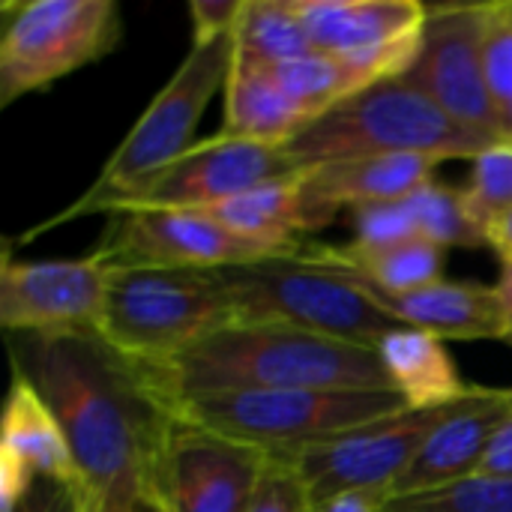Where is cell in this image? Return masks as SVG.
<instances>
[{
	"label": "cell",
	"mask_w": 512,
	"mask_h": 512,
	"mask_svg": "<svg viewBox=\"0 0 512 512\" xmlns=\"http://www.w3.org/2000/svg\"><path fill=\"white\" fill-rule=\"evenodd\" d=\"M18 369L57 417L84 480L90 512H150L165 414L135 369L93 330L15 333Z\"/></svg>",
	"instance_id": "6da1fadb"
},
{
	"label": "cell",
	"mask_w": 512,
	"mask_h": 512,
	"mask_svg": "<svg viewBox=\"0 0 512 512\" xmlns=\"http://www.w3.org/2000/svg\"><path fill=\"white\" fill-rule=\"evenodd\" d=\"M132 369L156 405L228 390H393L378 348L279 324L231 321L168 363Z\"/></svg>",
	"instance_id": "7a4b0ae2"
},
{
	"label": "cell",
	"mask_w": 512,
	"mask_h": 512,
	"mask_svg": "<svg viewBox=\"0 0 512 512\" xmlns=\"http://www.w3.org/2000/svg\"><path fill=\"white\" fill-rule=\"evenodd\" d=\"M498 144H504L501 135L471 129L441 111L405 78H387L324 111L285 144V156L294 171H309L330 162L399 153L441 162L477 159Z\"/></svg>",
	"instance_id": "3957f363"
},
{
	"label": "cell",
	"mask_w": 512,
	"mask_h": 512,
	"mask_svg": "<svg viewBox=\"0 0 512 512\" xmlns=\"http://www.w3.org/2000/svg\"><path fill=\"white\" fill-rule=\"evenodd\" d=\"M219 279L240 324H279L372 348L402 327L366 294L360 279L315 261L306 246L219 270Z\"/></svg>",
	"instance_id": "277c9868"
},
{
	"label": "cell",
	"mask_w": 512,
	"mask_h": 512,
	"mask_svg": "<svg viewBox=\"0 0 512 512\" xmlns=\"http://www.w3.org/2000/svg\"><path fill=\"white\" fill-rule=\"evenodd\" d=\"M231 66L234 33L204 45H192L168 84L153 96L138 123L108 156L93 186L72 207H66L60 219H54L51 225H39L33 234L69 219L111 213L120 198H126L129 192L153 180L162 168H168L177 156H183L195 144V129L210 99L216 96V90H225Z\"/></svg>",
	"instance_id": "5b68a950"
},
{
	"label": "cell",
	"mask_w": 512,
	"mask_h": 512,
	"mask_svg": "<svg viewBox=\"0 0 512 512\" xmlns=\"http://www.w3.org/2000/svg\"><path fill=\"white\" fill-rule=\"evenodd\" d=\"M159 408L270 456L366 426L408 405L396 390H228L171 399Z\"/></svg>",
	"instance_id": "8992f818"
},
{
	"label": "cell",
	"mask_w": 512,
	"mask_h": 512,
	"mask_svg": "<svg viewBox=\"0 0 512 512\" xmlns=\"http://www.w3.org/2000/svg\"><path fill=\"white\" fill-rule=\"evenodd\" d=\"M234 321L219 270H114L93 333L132 366H159Z\"/></svg>",
	"instance_id": "52a82bcc"
},
{
	"label": "cell",
	"mask_w": 512,
	"mask_h": 512,
	"mask_svg": "<svg viewBox=\"0 0 512 512\" xmlns=\"http://www.w3.org/2000/svg\"><path fill=\"white\" fill-rule=\"evenodd\" d=\"M0 105L39 93L54 81L114 51L123 36L111 0H27L3 3Z\"/></svg>",
	"instance_id": "ba28073f"
},
{
	"label": "cell",
	"mask_w": 512,
	"mask_h": 512,
	"mask_svg": "<svg viewBox=\"0 0 512 512\" xmlns=\"http://www.w3.org/2000/svg\"><path fill=\"white\" fill-rule=\"evenodd\" d=\"M459 402L441 408H423V411L405 408L390 417L372 420L366 426L321 441H309L294 450L270 453L267 459L297 474V480L309 495V504L327 501L351 489H375V492H387L390 498V489L417 459L426 438L438 429V423L447 414H453Z\"/></svg>",
	"instance_id": "9c48e42d"
},
{
	"label": "cell",
	"mask_w": 512,
	"mask_h": 512,
	"mask_svg": "<svg viewBox=\"0 0 512 512\" xmlns=\"http://www.w3.org/2000/svg\"><path fill=\"white\" fill-rule=\"evenodd\" d=\"M267 465V453L165 414L150 512H249Z\"/></svg>",
	"instance_id": "30bf717a"
},
{
	"label": "cell",
	"mask_w": 512,
	"mask_h": 512,
	"mask_svg": "<svg viewBox=\"0 0 512 512\" xmlns=\"http://www.w3.org/2000/svg\"><path fill=\"white\" fill-rule=\"evenodd\" d=\"M492 3L429 6L405 81L453 120L498 135V105L486 81V24Z\"/></svg>",
	"instance_id": "8fae6325"
},
{
	"label": "cell",
	"mask_w": 512,
	"mask_h": 512,
	"mask_svg": "<svg viewBox=\"0 0 512 512\" xmlns=\"http://www.w3.org/2000/svg\"><path fill=\"white\" fill-rule=\"evenodd\" d=\"M294 174L285 147L249 138L213 135L195 141L153 180L120 198L111 213L129 210H207L267 180Z\"/></svg>",
	"instance_id": "7c38bea8"
},
{
	"label": "cell",
	"mask_w": 512,
	"mask_h": 512,
	"mask_svg": "<svg viewBox=\"0 0 512 512\" xmlns=\"http://www.w3.org/2000/svg\"><path fill=\"white\" fill-rule=\"evenodd\" d=\"M99 255L111 270H228L276 258L198 210L117 213Z\"/></svg>",
	"instance_id": "4fadbf2b"
},
{
	"label": "cell",
	"mask_w": 512,
	"mask_h": 512,
	"mask_svg": "<svg viewBox=\"0 0 512 512\" xmlns=\"http://www.w3.org/2000/svg\"><path fill=\"white\" fill-rule=\"evenodd\" d=\"M111 276L114 270L99 249L54 261H15L6 249L0 261V324L9 336L93 330Z\"/></svg>",
	"instance_id": "5bb4252c"
},
{
	"label": "cell",
	"mask_w": 512,
	"mask_h": 512,
	"mask_svg": "<svg viewBox=\"0 0 512 512\" xmlns=\"http://www.w3.org/2000/svg\"><path fill=\"white\" fill-rule=\"evenodd\" d=\"M0 435V512L12 510L36 477H51L84 489L57 417L18 369H12Z\"/></svg>",
	"instance_id": "9a60e30c"
},
{
	"label": "cell",
	"mask_w": 512,
	"mask_h": 512,
	"mask_svg": "<svg viewBox=\"0 0 512 512\" xmlns=\"http://www.w3.org/2000/svg\"><path fill=\"white\" fill-rule=\"evenodd\" d=\"M512 411V390H480L474 387L453 414L426 438L417 459L390 489V498L432 492L480 474L483 459L492 447L495 432Z\"/></svg>",
	"instance_id": "2e32d148"
},
{
	"label": "cell",
	"mask_w": 512,
	"mask_h": 512,
	"mask_svg": "<svg viewBox=\"0 0 512 512\" xmlns=\"http://www.w3.org/2000/svg\"><path fill=\"white\" fill-rule=\"evenodd\" d=\"M441 159L432 156H366L348 162H330L309 171H300L303 192V216L306 228L327 225L342 207H366L384 201L411 198L420 186L435 180V168Z\"/></svg>",
	"instance_id": "e0dca14e"
},
{
	"label": "cell",
	"mask_w": 512,
	"mask_h": 512,
	"mask_svg": "<svg viewBox=\"0 0 512 512\" xmlns=\"http://www.w3.org/2000/svg\"><path fill=\"white\" fill-rule=\"evenodd\" d=\"M360 285L402 327L432 333L441 342L444 339H456V342L504 339L507 342L498 294L489 285L444 279L411 294H384V291L369 288L366 282Z\"/></svg>",
	"instance_id": "ac0fdd59"
},
{
	"label": "cell",
	"mask_w": 512,
	"mask_h": 512,
	"mask_svg": "<svg viewBox=\"0 0 512 512\" xmlns=\"http://www.w3.org/2000/svg\"><path fill=\"white\" fill-rule=\"evenodd\" d=\"M318 51L354 54L420 36L429 6L417 0H294Z\"/></svg>",
	"instance_id": "d6986e66"
},
{
	"label": "cell",
	"mask_w": 512,
	"mask_h": 512,
	"mask_svg": "<svg viewBox=\"0 0 512 512\" xmlns=\"http://www.w3.org/2000/svg\"><path fill=\"white\" fill-rule=\"evenodd\" d=\"M315 120L318 117L312 111H306L276 84L264 63L234 54V66L225 84L222 135L285 147Z\"/></svg>",
	"instance_id": "ffe728a7"
},
{
	"label": "cell",
	"mask_w": 512,
	"mask_h": 512,
	"mask_svg": "<svg viewBox=\"0 0 512 512\" xmlns=\"http://www.w3.org/2000/svg\"><path fill=\"white\" fill-rule=\"evenodd\" d=\"M375 348L390 387L405 399L408 408L423 411L453 405L474 390L462 381L444 342L432 333L396 327Z\"/></svg>",
	"instance_id": "44dd1931"
},
{
	"label": "cell",
	"mask_w": 512,
	"mask_h": 512,
	"mask_svg": "<svg viewBox=\"0 0 512 512\" xmlns=\"http://www.w3.org/2000/svg\"><path fill=\"white\" fill-rule=\"evenodd\" d=\"M210 219H216L231 234L258 243L276 255H291L303 243L297 234L309 231L303 216V192H300V171L267 180L249 192H240L228 201H219L207 210Z\"/></svg>",
	"instance_id": "7402d4cb"
},
{
	"label": "cell",
	"mask_w": 512,
	"mask_h": 512,
	"mask_svg": "<svg viewBox=\"0 0 512 512\" xmlns=\"http://www.w3.org/2000/svg\"><path fill=\"white\" fill-rule=\"evenodd\" d=\"M306 252L336 270H345L366 282L375 291L384 294H411L420 288H429L435 282H444V264L447 249L438 243L417 237L408 243L384 246V249H366L357 243L348 246H306Z\"/></svg>",
	"instance_id": "603a6c76"
},
{
	"label": "cell",
	"mask_w": 512,
	"mask_h": 512,
	"mask_svg": "<svg viewBox=\"0 0 512 512\" xmlns=\"http://www.w3.org/2000/svg\"><path fill=\"white\" fill-rule=\"evenodd\" d=\"M318 51L294 0H243L234 27V54L255 63H282Z\"/></svg>",
	"instance_id": "cb8c5ba5"
},
{
	"label": "cell",
	"mask_w": 512,
	"mask_h": 512,
	"mask_svg": "<svg viewBox=\"0 0 512 512\" xmlns=\"http://www.w3.org/2000/svg\"><path fill=\"white\" fill-rule=\"evenodd\" d=\"M267 72L276 78V84L300 102L306 111L321 117L342 99L360 93V81L348 60L342 54H327V51H312L306 57L282 60V63H264Z\"/></svg>",
	"instance_id": "d4e9b609"
},
{
	"label": "cell",
	"mask_w": 512,
	"mask_h": 512,
	"mask_svg": "<svg viewBox=\"0 0 512 512\" xmlns=\"http://www.w3.org/2000/svg\"><path fill=\"white\" fill-rule=\"evenodd\" d=\"M420 237L438 243L441 249L459 246V249H474V246H489L486 231L474 222L468 213L465 195L459 189H450L438 180H429L408 198Z\"/></svg>",
	"instance_id": "484cf974"
},
{
	"label": "cell",
	"mask_w": 512,
	"mask_h": 512,
	"mask_svg": "<svg viewBox=\"0 0 512 512\" xmlns=\"http://www.w3.org/2000/svg\"><path fill=\"white\" fill-rule=\"evenodd\" d=\"M384 512H512V477L474 474L432 492L387 498Z\"/></svg>",
	"instance_id": "4316f807"
},
{
	"label": "cell",
	"mask_w": 512,
	"mask_h": 512,
	"mask_svg": "<svg viewBox=\"0 0 512 512\" xmlns=\"http://www.w3.org/2000/svg\"><path fill=\"white\" fill-rule=\"evenodd\" d=\"M468 213L474 222L486 231L501 219L512 213V144L504 141L483 156L474 159V171L468 186L462 189Z\"/></svg>",
	"instance_id": "83f0119b"
},
{
	"label": "cell",
	"mask_w": 512,
	"mask_h": 512,
	"mask_svg": "<svg viewBox=\"0 0 512 512\" xmlns=\"http://www.w3.org/2000/svg\"><path fill=\"white\" fill-rule=\"evenodd\" d=\"M351 222H354V243L366 249H384L420 237V225L408 198L354 207Z\"/></svg>",
	"instance_id": "f1b7e54d"
},
{
	"label": "cell",
	"mask_w": 512,
	"mask_h": 512,
	"mask_svg": "<svg viewBox=\"0 0 512 512\" xmlns=\"http://www.w3.org/2000/svg\"><path fill=\"white\" fill-rule=\"evenodd\" d=\"M486 81L498 108L512 102V3H492L486 24Z\"/></svg>",
	"instance_id": "f546056e"
},
{
	"label": "cell",
	"mask_w": 512,
	"mask_h": 512,
	"mask_svg": "<svg viewBox=\"0 0 512 512\" xmlns=\"http://www.w3.org/2000/svg\"><path fill=\"white\" fill-rule=\"evenodd\" d=\"M249 512H309V495L294 471L270 459Z\"/></svg>",
	"instance_id": "4dcf8cb0"
},
{
	"label": "cell",
	"mask_w": 512,
	"mask_h": 512,
	"mask_svg": "<svg viewBox=\"0 0 512 512\" xmlns=\"http://www.w3.org/2000/svg\"><path fill=\"white\" fill-rule=\"evenodd\" d=\"M9 512H90V501L81 486L36 477Z\"/></svg>",
	"instance_id": "1f68e13d"
},
{
	"label": "cell",
	"mask_w": 512,
	"mask_h": 512,
	"mask_svg": "<svg viewBox=\"0 0 512 512\" xmlns=\"http://www.w3.org/2000/svg\"><path fill=\"white\" fill-rule=\"evenodd\" d=\"M240 12H243V0H192L189 3L192 45H204L234 33Z\"/></svg>",
	"instance_id": "d6a6232c"
},
{
	"label": "cell",
	"mask_w": 512,
	"mask_h": 512,
	"mask_svg": "<svg viewBox=\"0 0 512 512\" xmlns=\"http://www.w3.org/2000/svg\"><path fill=\"white\" fill-rule=\"evenodd\" d=\"M384 504H387V492L351 489V492H339L327 501L309 504V512H384Z\"/></svg>",
	"instance_id": "836d02e7"
},
{
	"label": "cell",
	"mask_w": 512,
	"mask_h": 512,
	"mask_svg": "<svg viewBox=\"0 0 512 512\" xmlns=\"http://www.w3.org/2000/svg\"><path fill=\"white\" fill-rule=\"evenodd\" d=\"M480 474H492V477H512V411L507 420L501 423V429L492 438V447L483 459Z\"/></svg>",
	"instance_id": "e575fe53"
},
{
	"label": "cell",
	"mask_w": 512,
	"mask_h": 512,
	"mask_svg": "<svg viewBox=\"0 0 512 512\" xmlns=\"http://www.w3.org/2000/svg\"><path fill=\"white\" fill-rule=\"evenodd\" d=\"M495 294H498V306H501L507 342H512V261H504V264H501V279H498V285H495Z\"/></svg>",
	"instance_id": "d590c367"
},
{
	"label": "cell",
	"mask_w": 512,
	"mask_h": 512,
	"mask_svg": "<svg viewBox=\"0 0 512 512\" xmlns=\"http://www.w3.org/2000/svg\"><path fill=\"white\" fill-rule=\"evenodd\" d=\"M489 246L501 255V261H512V213L501 216L489 228Z\"/></svg>",
	"instance_id": "8d00e7d4"
},
{
	"label": "cell",
	"mask_w": 512,
	"mask_h": 512,
	"mask_svg": "<svg viewBox=\"0 0 512 512\" xmlns=\"http://www.w3.org/2000/svg\"><path fill=\"white\" fill-rule=\"evenodd\" d=\"M498 135L512 144V102H507L504 108H498Z\"/></svg>",
	"instance_id": "74e56055"
}]
</instances>
